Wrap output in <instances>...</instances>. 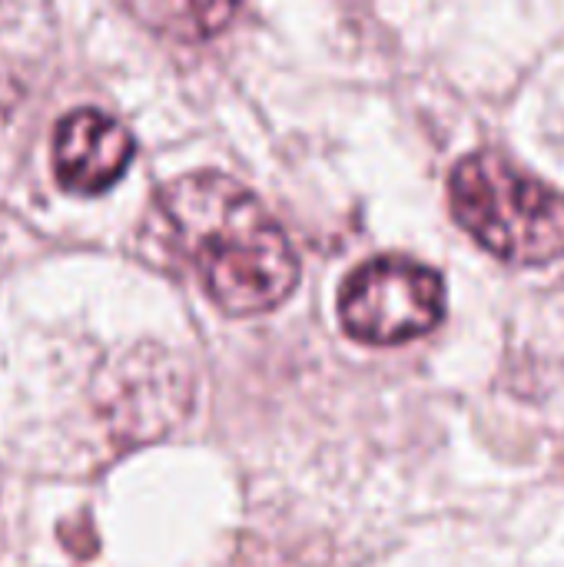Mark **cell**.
<instances>
[{
    "label": "cell",
    "mask_w": 564,
    "mask_h": 567,
    "mask_svg": "<svg viewBox=\"0 0 564 567\" xmlns=\"http://www.w3.org/2000/svg\"><path fill=\"white\" fill-rule=\"evenodd\" d=\"M455 223L512 266L564 259V196L499 153L465 156L449 179Z\"/></svg>",
    "instance_id": "2"
},
{
    "label": "cell",
    "mask_w": 564,
    "mask_h": 567,
    "mask_svg": "<svg viewBox=\"0 0 564 567\" xmlns=\"http://www.w3.org/2000/svg\"><path fill=\"white\" fill-rule=\"evenodd\" d=\"M445 316V282L432 266L379 256L339 289V322L362 346H402L429 336Z\"/></svg>",
    "instance_id": "3"
},
{
    "label": "cell",
    "mask_w": 564,
    "mask_h": 567,
    "mask_svg": "<svg viewBox=\"0 0 564 567\" xmlns=\"http://www.w3.org/2000/svg\"><path fill=\"white\" fill-rule=\"evenodd\" d=\"M160 243L236 319L263 316L289 299L299 259L286 229L253 189L223 173H189L156 193Z\"/></svg>",
    "instance_id": "1"
},
{
    "label": "cell",
    "mask_w": 564,
    "mask_h": 567,
    "mask_svg": "<svg viewBox=\"0 0 564 567\" xmlns=\"http://www.w3.org/2000/svg\"><path fill=\"white\" fill-rule=\"evenodd\" d=\"M133 153L136 143L120 120L100 110H73L53 133V176L66 193L100 196L126 173Z\"/></svg>",
    "instance_id": "4"
},
{
    "label": "cell",
    "mask_w": 564,
    "mask_h": 567,
    "mask_svg": "<svg viewBox=\"0 0 564 567\" xmlns=\"http://www.w3.org/2000/svg\"><path fill=\"white\" fill-rule=\"evenodd\" d=\"M130 7L146 27L173 40L199 43L229 27L239 0H130Z\"/></svg>",
    "instance_id": "5"
}]
</instances>
